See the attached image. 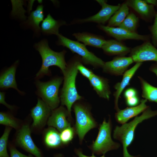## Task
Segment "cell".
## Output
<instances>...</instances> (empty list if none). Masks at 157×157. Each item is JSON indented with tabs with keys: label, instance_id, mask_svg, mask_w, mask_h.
<instances>
[{
	"label": "cell",
	"instance_id": "6da1fadb",
	"mask_svg": "<svg viewBox=\"0 0 157 157\" xmlns=\"http://www.w3.org/2000/svg\"><path fill=\"white\" fill-rule=\"evenodd\" d=\"M79 56L74 57L67 64L63 73V83L61 90L60 99L61 105L65 106L71 119L72 107L76 101L82 97L78 92L76 87V79L78 71L77 65L81 60Z\"/></svg>",
	"mask_w": 157,
	"mask_h": 157
},
{
	"label": "cell",
	"instance_id": "7a4b0ae2",
	"mask_svg": "<svg viewBox=\"0 0 157 157\" xmlns=\"http://www.w3.org/2000/svg\"><path fill=\"white\" fill-rule=\"evenodd\" d=\"M34 47L40 54L42 61L41 67L35 75L36 80H39L46 75L50 76L51 72L49 67L52 66L58 67L63 74L64 73L67 66L65 60V50L60 52L53 51L49 47L48 41L46 39L35 43Z\"/></svg>",
	"mask_w": 157,
	"mask_h": 157
},
{
	"label": "cell",
	"instance_id": "3957f363",
	"mask_svg": "<svg viewBox=\"0 0 157 157\" xmlns=\"http://www.w3.org/2000/svg\"><path fill=\"white\" fill-rule=\"evenodd\" d=\"M157 116V110H153L149 107L141 115L136 116L132 121L117 126L113 131V137L122 144L123 149V157H136L130 155L127 149L133 142L134 138L135 129L138 125L144 120Z\"/></svg>",
	"mask_w": 157,
	"mask_h": 157
},
{
	"label": "cell",
	"instance_id": "277c9868",
	"mask_svg": "<svg viewBox=\"0 0 157 157\" xmlns=\"http://www.w3.org/2000/svg\"><path fill=\"white\" fill-rule=\"evenodd\" d=\"M63 80V77H57L47 82L35 81L36 94L52 110L58 107L60 102L58 93Z\"/></svg>",
	"mask_w": 157,
	"mask_h": 157
},
{
	"label": "cell",
	"instance_id": "5b68a950",
	"mask_svg": "<svg viewBox=\"0 0 157 157\" xmlns=\"http://www.w3.org/2000/svg\"><path fill=\"white\" fill-rule=\"evenodd\" d=\"M112 126L110 117L107 122L104 119L99 126L96 140L89 147L92 154L103 155L110 151L117 149L120 147V144L114 142L112 139Z\"/></svg>",
	"mask_w": 157,
	"mask_h": 157
},
{
	"label": "cell",
	"instance_id": "8992f818",
	"mask_svg": "<svg viewBox=\"0 0 157 157\" xmlns=\"http://www.w3.org/2000/svg\"><path fill=\"white\" fill-rule=\"evenodd\" d=\"M57 36V44L65 47L72 53H76L81 57L82 61L85 64L95 68H102L104 66L105 62L88 51L83 44L69 39L60 33Z\"/></svg>",
	"mask_w": 157,
	"mask_h": 157
},
{
	"label": "cell",
	"instance_id": "52a82bcc",
	"mask_svg": "<svg viewBox=\"0 0 157 157\" xmlns=\"http://www.w3.org/2000/svg\"><path fill=\"white\" fill-rule=\"evenodd\" d=\"M73 106L76 119L74 128L81 143L86 134L97 127V124L92 116L90 109L85 105L75 102Z\"/></svg>",
	"mask_w": 157,
	"mask_h": 157
},
{
	"label": "cell",
	"instance_id": "ba28073f",
	"mask_svg": "<svg viewBox=\"0 0 157 157\" xmlns=\"http://www.w3.org/2000/svg\"><path fill=\"white\" fill-rule=\"evenodd\" d=\"M29 121L23 122L20 128L16 130L14 140V144L35 157H44L42 150L32 140Z\"/></svg>",
	"mask_w": 157,
	"mask_h": 157
},
{
	"label": "cell",
	"instance_id": "9c48e42d",
	"mask_svg": "<svg viewBox=\"0 0 157 157\" xmlns=\"http://www.w3.org/2000/svg\"><path fill=\"white\" fill-rule=\"evenodd\" d=\"M52 111L44 101L40 98H38L36 104L31 110L30 116L33 120L31 125L32 132H42Z\"/></svg>",
	"mask_w": 157,
	"mask_h": 157
},
{
	"label": "cell",
	"instance_id": "30bf717a",
	"mask_svg": "<svg viewBox=\"0 0 157 157\" xmlns=\"http://www.w3.org/2000/svg\"><path fill=\"white\" fill-rule=\"evenodd\" d=\"M101 8L96 14L86 18L74 20L73 24H81L89 22L97 23L99 24H105L108 22L114 13L118 9L121 5H112L108 4L107 1L97 0Z\"/></svg>",
	"mask_w": 157,
	"mask_h": 157
},
{
	"label": "cell",
	"instance_id": "8fae6325",
	"mask_svg": "<svg viewBox=\"0 0 157 157\" xmlns=\"http://www.w3.org/2000/svg\"><path fill=\"white\" fill-rule=\"evenodd\" d=\"M129 56L136 63L150 61L157 62V48L150 40L144 42L142 44L131 48Z\"/></svg>",
	"mask_w": 157,
	"mask_h": 157
},
{
	"label": "cell",
	"instance_id": "7c38bea8",
	"mask_svg": "<svg viewBox=\"0 0 157 157\" xmlns=\"http://www.w3.org/2000/svg\"><path fill=\"white\" fill-rule=\"evenodd\" d=\"M99 28L116 40L122 42L127 40H134L145 42L150 40L151 35H141L137 33H133L119 27H110L104 25L99 24Z\"/></svg>",
	"mask_w": 157,
	"mask_h": 157
},
{
	"label": "cell",
	"instance_id": "4fadbf2b",
	"mask_svg": "<svg viewBox=\"0 0 157 157\" xmlns=\"http://www.w3.org/2000/svg\"><path fill=\"white\" fill-rule=\"evenodd\" d=\"M133 62L131 57L116 56L111 60L105 63L102 68L103 71L115 76L123 75L129 66Z\"/></svg>",
	"mask_w": 157,
	"mask_h": 157
},
{
	"label": "cell",
	"instance_id": "5bb4252c",
	"mask_svg": "<svg viewBox=\"0 0 157 157\" xmlns=\"http://www.w3.org/2000/svg\"><path fill=\"white\" fill-rule=\"evenodd\" d=\"M69 118V115L67 108L61 105L52 111L47 125L48 126L54 128L60 132L71 126L68 120Z\"/></svg>",
	"mask_w": 157,
	"mask_h": 157
},
{
	"label": "cell",
	"instance_id": "9a60e30c",
	"mask_svg": "<svg viewBox=\"0 0 157 157\" xmlns=\"http://www.w3.org/2000/svg\"><path fill=\"white\" fill-rule=\"evenodd\" d=\"M125 2L129 8L136 12L145 21L151 22L156 11L154 6L148 4L145 0H128Z\"/></svg>",
	"mask_w": 157,
	"mask_h": 157
},
{
	"label": "cell",
	"instance_id": "2e32d148",
	"mask_svg": "<svg viewBox=\"0 0 157 157\" xmlns=\"http://www.w3.org/2000/svg\"><path fill=\"white\" fill-rule=\"evenodd\" d=\"M19 62L18 60L16 61L1 74L0 88L3 90L12 88L16 90L20 94L23 95L24 93L18 89L15 80V73Z\"/></svg>",
	"mask_w": 157,
	"mask_h": 157
},
{
	"label": "cell",
	"instance_id": "e0dca14e",
	"mask_svg": "<svg viewBox=\"0 0 157 157\" xmlns=\"http://www.w3.org/2000/svg\"><path fill=\"white\" fill-rule=\"evenodd\" d=\"M142 64V63H136L133 67L127 70L124 74L121 81L117 83L115 85L114 88L116 91L113 94V96L115 99V108L117 111L120 110L118 106V100L120 95L125 88L130 85L131 79Z\"/></svg>",
	"mask_w": 157,
	"mask_h": 157
},
{
	"label": "cell",
	"instance_id": "ac0fdd59",
	"mask_svg": "<svg viewBox=\"0 0 157 157\" xmlns=\"http://www.w3.org/2000/svg\"><path fill=\"white\" fill-rule=\"evenodd\" d=\"M147 101V100L143 99L141 100L140 104L136 106L127 107L117 111L115 115L116 120L122 124L126 123L130 119L137 116L149 107L146 104Z\"/></svg>",
	"mask_w": 157,
	"mask_h": 157
},
{
	"label": "cell",
	"instance_id": "d6986e66",
	"mask_svg": "<svg viewBox=\"0 0 157 157\" xmlns=\"http://www.w3.org/2000/svg\"><path fill=\"white\" fill-rule=\"evenodd\" d=\"M42 132L43 143L47 149H57L64 146L61 139L60 132L56 129L48 126Z\"/></svg>",
	"mask_w": 157,
	"mask_h": 157
},
{
	"label": "cell",
	"instance_id": "ffe728a7",
	"mask_svg": "<svg viewBox=\"0 0 157 157\" xmlns=\"http://www.w3.org/2000/svg\"><path fill=\"white\" fill-rule=\"evenodd\" d=\"M89 80L90 85L99 97L109 100L111 92L107 78L94 74Z\"/></svg>",
	"mask_w": 157,
	"mask_h": 157
},
{
	"label": "cell",
	"instance_id": "44dd1931",
	"mask_svg": "<svg viewBox=\"0 0 157 157\" xmlns=\"http://www.w3.org/2000/svg\"><path fill=\"white\" fill-rule=\"evenodd\" d=\"M44 17L43 6L39 5L35 10L31 12L27 19L23 23V25L31 29L34 33L39 36L41 31L40 24L44 20Z\"/></svg>",
	"mask_w": 157,
	"mask_h": 157
},
{
	"label": "cell",
	"instance_id": "7402d4cb",
	"mask_svg": "<svg viewBox=\"0 0 157 157\" xmlns=\"http://www.w3.org/2000/svg\"><path fill=\"white\" fill-rule=\"evenodd\" d=\"M101 48L106 54L117 56H125L130 53L131 49L122 42L113 39L106 40Z\"/></svg>",
	"mask_w": 157,
	"mask_h": 157
},
{
	"label": "cell",
	"instance_id": "603a6c76",
	"mask_svg": "<svg viewBox=\"0 0 157 157\" xmlns=\"http://www.w3.org/2000/svg\"><path fill=\"white\" fill-rule=\"evenodd\" d=\"M72 35L85 46L97 48H101L106 40L101 36L87 32L74 33Z\"/></svg>",
	"mask_w": 157,
	"mask_h": 157
},
{
	"label": "cell",
	"instance_id": "cb8c5ba5",
	"mask_svg": "<svg viewBox=\"0 0 157 157\" xmlns=\"http://www.w3.org/2000/svg\"><path fill=\"white\" fill-rule=\"evenodd\" d=\"M66 24V22L64 21L56 20L50 14H49L42 22L41 31L42 34L44 35L53 34L57 36L59 34V28Z\"/></svg>",
	"mask_w": 157,
	"mask_h": 157
},
{
	"label": "cell",
	"instance_id": "d4e9b609",
	"mask_svg": "<svg viewBox=\"0 0 157 157\" xmlns=\"http://www.w3.org/2000/svg\"><path fill=\"white\" fill-rule=\"evenodd\" d=\"M129 8L125 2L121 5L118 9L108 21L107 26L110 27H118L129 14Z\"/></svg>",
	"mask_w": 157,
	"mask_h": 157
},
{
	"label": "cell",
	"instance_id": "484cf974",
	"mask_svg": "<svg viewBox=\"0 0 157 157\" xmlns=\"http://www.w3.org/2000/svg\"><path fill=\"white\" fill-rule=\"evenodd\" d=\"M142 90V96L149 101L157 103V87L150 84L142 77L138 76Z\"/></svg>",
	"mask_w": 157,
	"mask_h": 157
},
{
	"label": "cell",
	"instance_id": "4316f807",
	"mask_svg": "<svg viewBox=\"0 0 157 157\" xmlns=\"http://www.w3.org/2000/svg\"><path fill=\"white\" fill-rule=\"evenodd\" d=\"M23 122L15 117L10 112H0V124L17 130L21 127Z\"/></svg>",
	"mask_w": 157,
	"mask_h": 157
},
{
	"label": "cell",
	"instance_id": "83f0119b",
	"mask_svg": "<svg viewBox=\"0 0 157 157\" xmlns=\"http://www.w3.org/2000/svg\"><path fill=\"white\" fill-rule=\"evenodd\" d=\"M139 23L138 17L133 12H131L118 27L131 32L137 33Z\"/></svg>",
	"mask_w": 157,
	"mask_h": 157
},
{
	"label": "cell",
	"instance_id": "f1b7e54d",
	"mask_svg": "<svg viewBox=\"0 0 157 157\" xmlns=\"http://www.w3.org/2000/svg\"><path fill=\"white\" fill-rule=\"evenodd\" d=\"M12 128L6 126L3 133L0 138V157H10L7 151L8 139Z\"/></svg>",
	"mask_w": 157,
	"mask_h": 157
},
{
	"label": "cell",
	"instance_id": "f546056e",
	"mask_svg": "<svg viewBox=\"0 0 157 157\" xmlns=\"http://www.w3.org/2000/svg\"><path fill=\"white\" fill-rule=\"evenodd\" d=\"M76 132L75 128L71 126H68L60 132V137L63 145L68 144L74 138Z\"/></svg>",
	"mask_w": 157,
	"mask_h": 157
},
{
	"label": "cell",
	"instance_id": "4dcf8cb0",
	"mask_svg": "<svg viewBox=\"0 0 157 157\" xmlns=\"http://www.w3.org/2000/svg\"><path fill=\"white\" fill-rule=\"evenodd\" d=\"M151 33V38L153 45L157 48V12L154 19L153 24L149 27Z\"/></svg>",
	"mask_w": 157,
	"mask_h": 157
},
{
	"label": "cell",
	"instance_id": "1f68e13d",
	"mask_svg": "<svg viewBox=\"0 0 157 157\" xmlns=\"http://www.w3.org/2000/svg\"><path fill=\"white\" fill-rule=\"evenodd\" d=\"M8 146L10 153V157H35L30 154L27 155L22 153L17 149L15 145L11 142H8Z\"/></svg>",
	"mask_w": 157,
	"mask_h": 157
},
{
	"label": "cell",
	"instance_id": "d6a6232c",
	"mask_svg": "<svg viewBox=\"0 0 157 157\" xmlns=\"http://www.w3.org/2000/svg\"><path fill=\"white\" fill-rule=\"evenodd\" d=\"M81 62L82 60H81L78 63L77 65V70L83 76L89 80L94 73L91 70L84 66Z\"/></svg>",
	"mask_w": 157,
	"mask_h": 157
},
{
	"label": "cell",
	"instance_id": "836d02e7",
	"mask_svg": "<svg viewBox=\"0 0 157 157\" xmlns=\"http://www.w3.org/2000/svg\"><path fill=\"white\" fill-rule=\"evenodd\" d=\"M138 94L137 90L132 87L127 88L123 93V96L125 99L138 96Z\"/></svg>",
	"mask_w": 157,
	"mask_h": 157
},
{
	"label": "cell",
	"instance_id": "e575fe53",
	"mask_svg": "<svg viewBox=\"0 0 157 157\" xmlns=\"http://www.w3.org/2000/svg\"><path fill=\"white\" fill-rule=\"evenodd\" d=\"M126 104L129 107H133L138 105L140 102L138 96L125 99Z\"/></svg>",
	"mask_w": 157,
	"mask_h": 157
},
{
	"label": "cell",
	"instance_id": "d590c367",
	"mask_svg": "<svg viewBox=\"0 0 157 157\" xmlns=\"http://www.w3.org/2000/svg\"><path fill=\"white\" fill-rule=\"evenodd\" d=\"M0 103L5 106L6 107L11 111L15 110V106L7 104L5 101V93L4 92H0Z\"/></svg>",
	"mask_w": 157,
	"mask_h": 157
},
{
	"label": "cell",
	"instance_id": "8d00e7d4",
	"mask_svg": "<svg viewBox=\"0 0 157 157\" xmlns=\"http://www.w3.org/2000/svg\"><path fill=\"white\" fill-rule=\"evenodd\" d=\"M74 152L76 155L74 157H96L94 155V154H92L91 156H89L84 154L82 150L80 149H76L74 150ZM100 157H105V154L102 155Z\"/></svg>",
	"mask_w": 157,
	"mask_h": 157
},
{
	"label": "cell",
	"instance_id": "74e56055",
	"mask_svg": "<svg viewBox=\"0 0 157 157\" xmlns=\"http://www.w3.org/2000/svg\"><path fill=\"white\" fill-rule=\"evenodd\" d=\"M149 70L154 73L157 77V62L152 64L149 68Z\"/></svg>",
	"mask_w": 157,
	"mask_h": 157
},
{
	"label": "cell",
	"instance_id": "f35d334b",
	"mask_svg": "<svg viewBox=\"0 0 157 157\" xmlns=\"http://www.w3.org/2000/svg\"><path fill=\"white\" fill-rule=\"evenodd\" d=\"M146 2L149 4L154 6H156L157 4L156 0H145Z\"/></svg>",
	"mask_w": 157,
	"mask_h": 157
},
{
	"label": "cell",
	"instance_id": "ab89813d",
	"mask_svg": "<svg viewBox=\"0 0 157 157\" xmlns=\"http://www.w3.org/2000/svg\"><path fill=\"white\" fill-rule=\"evenodd\" d=\"M53 157H65L64 155L62 153H56L54 154Z\"/></svg>",
	"mask_w": 157,
	"mask_h": 157
},
{
	"label": "cell",
	"instance_id": "60d3db41",
	"mask_svg": "<svg viewBox=\"0 0 157 157\" xmlns=\"http://www.w3.org/2000/svg\"><path fill=\"white\" fill-rule=\"evenodd\" d=\"M156 6L157 8V4H156Z\"/></svg>",
	"mask_w": 157,
	"mask_h": 157
},
{
	"label": "cell",
	"instance_id": "b9f144b4",
	"mask_svg": "<svg viewBox=\"0 0 157 157\" xmlns=\"http://www.w3.org/2000/svg\"><path fill=\"white\" fill-rule=\"evenodd\" d=\"M156 157H157V156Z\"/></svg>",
	"mask_w": 157,
	"mask_h": 157
}]
</instances>
